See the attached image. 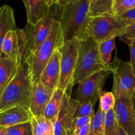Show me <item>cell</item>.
<instances>
[{"mask_svg":"<svg viewBox=\"0 0 135 135\" xmlns=\"http://www.w3.org/2000/svg\"><path fill=\"white\" fill-rule=\"evenodd\" d=\"M90 0H57L55 1V19L59 21L65 42L86 39Z\"/></svg>","mask_w":135,"mask_h":135,"instance_id":"6da1fadb","label":"cell"},{"mask_svg":"<svg viewBox=\"0 0 135 135\" xmlns=\"http://www.w3.org/2000/svg\"><path fill=\"white\" fill-rule=\"evenodd\" d=\"M33 88L29 65L24 61L3 90L0 98V111L17 105L30 110Z\"/></svg>","mask_w":135,"mask_h":135,"instance_id":"7a4b0ae2","label":"cell"},{"mask_svg":"<svg viewBox=\"0 0 135 135\" xmlns=\"http://www.w3.org/2000/svg\"><path fill=\"white\" fill-rule=\"evenodd\" d=\"M64 43L60 24L55 19L47 39L34 52L26 55L24 59V61L27 62L29 65L34 86L40 81L42 71L54 53L61 48Z\"/></svg>","mask_w":135,"mask_h":135,"instance_id":"3957f363","label":"cell"},{"mask_svg":"<svg viewBox=\"0 0 135 135\" xmlns=\"http://www.w3.org/2000/svg\"><path fill=\"white\" fill-rule=\"evenodd\" d=\"M102 71L111 73L110 69L102 60L98 44L90 38L80 41L74 77L75 84H78L88 76Z\"/></svg>","mask_w":135,"mask_h":135,"instance_id":"277c9868","label":"cell"},{"mask_svg":"<svg viewBox=\"0 0 135 135\" xmlns=\"http://www.w3.org/2000/svg\"><path fill=\"white\" fill-rule=\"evenodd\" d=\"M80 40L73 39L65 42L61 48L60 77L58 88L71 96L75 83V73L80 49Z\"/></svg>","mask_w":135,"mask_h":135,"instance_id":"5b68a950","label":"cell"},{"mask_svg":"<svg viewBox=\"0 0 135 135\" xmlns=\"http://www.w3.org/2000/svg\"><path fill=\"white\" fill-rule=\"evenodd\" d=\"M127 26L125 22L115 15L89 18L86 39L90 38L99 44L112 38L120 37Z\"/></svg>","mask_w":135,"mask_h":135,"instance_id":"8992f818","label":"cell"},{"mask_svg":"<svg viewBox=\"0 0 135 135\" xmlns=\"http://www.w3.org/2000/svg\"><path fill=\"white\" fill-rule=\"evenodd\" d=\"M111 73L113 78L112 92L115 98H132L135 90V69L130 62L121 61L116 54L112 62Z\"/></svg>","mask_w":135,"mask_h":135,"instance_id":"52a82bcc","label":"cell"},{"mask_svg":"<svg viewBox=\"0 0 135 135\" xmlns=\"http://www.w3.org/2000/svg\"><path fill=\"white\" fill-rule=\"evenodd\" d=\"M27 51V38L23 29L16 28L8 32L1 46V52L19 67L24 62Z\"/></svg>","mask_w":135,"mask_h":135,"instance_id":"ba28073f","label":"cell"},{"mask_svg":"<svg viewBox=\"0 0 135 135\" xmlns=\"http://www.w3.org/2000/svg\"><path fill=\"white\" fill-rule=\"evenodd\" d=\"M110 73L109 71H100L79 83L75 92V100L79 102L90 101L95 106Z\"/></svg>","mask_w":135,"mask_h":135,"instance_id":"9c48e42d","label":"cell"},{"mask_svg":"<svg viewBox=\"0 0 135 135\" xmlns=\"http://www.w3.org/2000/svg\"><path fill=\"white\" fill-rule=\"evenodd\" d=\"M55 20V14L51 9L38 24L34 26L27 25L23 28L27 38V51L25 56L34 52L47 39Z\"/></svg>","mask_w":135,"mask_h":135,"instance_id":"30bf717a","label":"cell"},{"mask_svg":"<svg viewBox=\"0 0 135 135\" xmlns=\"http://www.w3.org/2000/svg\"><path fill=\"white\" fill-rule=\"evenodd\" d=\"M114 112L119 126L128 135H135V110L132 98H117Z\"/></svg>","mask_w":135,"mask_h":135,"instance_id":"8fae6325","label":"cell"},{"mask_svg":"<svg viewBox=\"0 0 135 135\" xmlns=\"http://www.w3.org/2000/svg\"><path fill=\"white\" fill-rule=\"evenodd\" d=\"M74 111V99L65 94L61 109L54 123L55 135H73Z\"/></svg>","mask_w":135,"mask_h":135,"instance_id":"7c38bea8","label":"cell"},{"mask_svg":"<svg viewBox=\"0 0 135 135\" xmlns=\"http://www.w3.org/2000/svg\"><path fill=\"white\" fill-rule=\"evenodd\" d=\"M54 0H23L27 25L34 26L45 18L55 4Z\"/></svg>","mask_w":135,"mask_h":135,"instance_id":"4fadbf2b","label":"cell"},{"mask_svg":"<svg viewBox=\"0 0 135 135\" xmlns=\"http://www.w3.org/2000/svg\"><path fill=\"white\" fill-rule=\"evenodd\" d=\"M54 92V90L45 86L40 81H38L34 86L30 105V112L32 115H44L46 106Z\"/></svg>","mask_w":135,"mask_h":135,"instance_id":"5bb4252c","label":"cell"},{"mask_svg":"<svg viewBox=\"0 0 135 135\" xmlns=\"http://www.w3.org/2000/svg\"><path fill=\"white\" fill-rule=\"evenodd\" d=\"M61 49L57 50L42 71L40 81L47 88L55 90L59 86L60 77Z\"/></svg>","mask_w":135,"mask_h":135,"instance_id":"9a60e30c","label":"cell"},{"mask_svg":"<svg viewBox=\"0 0 135 135\" xmlns=\"http://www.w3.org/2000/svg\"><path fill=\"white\" fill-rule=\"evenodd\" d=\"M32 114L28 109L17 105L0 111V127L9 128L30 121Z\"/></svg>","mask_w":135,"mask_h":135,"instance_id":"2e32d148","label":"cell"},{"mask_svg":"<svg viewBox=\"0 0 135 135\" xmlns=\"http://www.w3.org/2000/svg\"><path fill=\"white\" fill-rule=\"evenodd\" d=\"M18 67L3 54L0 57V89L6 87L17 73Z\"/></svg>","mask_w":135,"mask_h":135,"instance_id":"e0dca14e","label":"cell"},{"mask_svg":"<svg viewBox=\"0 0 135 135\" xmlns=\"http://www.w3.org/2000/svg\"><path fill=\"white\" fill-rule=\"evenodd\" d=\"M106 15H114L113 0H90L88 9L89 18Z\"/></svg>","mask_w":135,"mask_h":135,"instance_id":"ac0fdd59","label":"cell"},{"mask_svg":"<svg viewBox=\"0 0 135 135\" xmlns=\"http://www.w3.org/2000/svg\"><path fill=\"white\" fill-rule=\"evenodd\" d=\"M65 93L59 88L55 90L50 102L46 106L44 117L53 123L55 122L61 109Z\"/></svg>","mask_w":135,"mask_h":135,"instance_id":"d6986e66","label":"cell"},{"mask_svg":"<svg viewBox=\"0 0 135 135\" xmlns=\"http://www.w3.org/2000/svg\"><path fill=\"white\" fill-rule=\"evenodd\" d=\"M30 123L32 135H55L54 123L44 116L32 115Z\"/></svg>","mask_w":135,"mask_h":135,"instance_id":"ffe728a7","label":"cell"},{"mask_svg":"<svg viewBox=\"0 0 135 135\" xmlns=\"http://www.w3.org/2000/svg\"><path fill=\"white\" fill-rule=\"evenodd\" d=\"M106 123V114L99 107L92 117L90 133L92 135H104Z\"/></svg>","mask_w":135,"mask_h":135,"instance_id":"44dd1931","label":"cell"},{"mask_svg":"<svg viewBox=\"0 0 135 135\" xmlns=\"http://www.w3.org/2000/svg\"><path fill=\"white\" fill-rule=\"evenodd\" d=\"M116 38H112L98 44L100 57L104 64L110 69L112 65V53L115 47Z\"/></svg>","mask_w":135,"mask_h":135,"instance_id":"7402d4cb","label":"cell"},{"mask_svg":"<svg viewBox=\"0 0 135 135\" xmlns=\"http://www.w3.org/2000/svg\"><path fill=\"white\" fill-rule=\"evenodd\" d=\"M74 117H92L94 114V105L90 101L84 102H79L78 100L74 99Z\"/></svg>","mask_w":135,"mask_h":135,"instance_id":"603a6c76","label":"cell"},{"mask_svg":"<svg viewBox=\"0 0 135 135\" xmlns=\"http://www.w3.org/2000/svg\"><path fill=\"white\" fill-rule=\"evenodd\" d=\"M135 8V0H113L114 15L120 17Z\"/></svg>","mask_w":135,"mask_h":135,"instance_id":"cb8c5ba5","label":"cell"},{"mask_svg":"<svg viewBox=\"0 0 135 135\" xmlns=\"http://www.w3.org/2000/svg\"><path fill=\"white\" fill-rule=\"evenodd\" d=\"M99 100H100L99 107L105 114H107L112 109H114L116 99L112 92L102 91L100 95Z\"/></svg>","mask_w":135,"mask_h":135,"instance_id":"d4e9b609","label":"cell"},{"mask_svg":"<svg viewBox=\"0 0 135 135\" xmlns=\"http://www.w3.org/2000/svg\"><path fill=\"white\" fill-rule=\"evenodd\" d=\"M117 129L118 123L114 109H112L106 114V123L104 135H117Z\"/></svg>","mask_w":135,"mask_h":135,"instance_id":"484cf974","label":"cell"},{"mask_svg":"<svg viewBox=\"0 0 135 135\" xmlns=\"http://www.w3.org/2000/svg\"><path fill=\"white\" fill-rule=\"evenodd\" d=\"M6 131L7 135H32V129L30 122L6 128Z\"/></svg>","mask_w":135,"mask_h":135,"instance_id":"4316f807","label":"cell"},{"mask_svg":"<svg viewBox=\"0 0 135 135\" xmlns=\"http://www.w3.org/2000/svg\"><path fill=\"white\" fill-rule=\"evenodd\" d=\"M119 38L121 40H135V22L127 26Z\"/></svg>","mask_w":135,"mask_h":135,"instance_id":"83f0119b","label":"cell"},{"mask_svg":"<svg viewBox=\"0 0 135 135\" xmlns=\"http://www.w3.org/2000/svg\"><path fill=\"white\" fill-rule=\"evenodd\" d=\"M92 117H75L73 120V130L77 129L79 128L83 127L91 123Z\"/></svg>","mask_w":135,"mask_h":135,"instance_id":"f1b7e54d","label":"cell"},{"mask_svg":"<svg viewBox=\"0 0 135 135\" xmlns=\"http://www.w3.org/2000/svg\"><path fill=\"white\" fill-rule=\"evenodd\" d=\"M130 50V63L135 69V40H123Z\"/></svg>","mask_w":135,"mask_h":135,"instance_id":"f546056e","label":"cell"},{"mask_svg":"<svg viewBox=\"0 0 135 135\" xmlns=\"http://www.w3.org/2000/svg\"><path fill=\"white\" fill-rule=\"evenodd\" d=\"M119 17L125 22L127 26L134 23L135 22V8Z\"/></svg>","mask_w":135,"mask_h":135,"instance_id":"4dcf8cb0","label":"cell"},{"mask_svg":"<svg viewBox=\"0 0 135 135\" xmlns=\"http://www.w3.org/2000/svg\"><path fill=\"white\" fill-rule=\"evenodd\" d=\"M117 135H128V134H127V133L123 130L122 128H121L120 126H119L118 125V129H117Z\"/></svg>","mask_w":135,"mask_h":135,"instance_id":"1f68e13d","label":"cell"},{"mask_svg":"<svg viewBox=\"0 0 135 135\" xmlns=\"http://www.w3.org/2000/svg\"><path fill=\"white\" fill-rule=\"evenodd\" d=\"M0 135H7L6 128L0 127Z\"/></svg>","mask_w":135,"mask_h":135,"instance_id":"d6a6232c","label":"cell"},{"mask_svg":"<svg viewBox=\"0 0 135 135\" xmlns=\"http://www.w3.org/2000/svg\"><path fill=\"white\" fill-rule=\"evenodd\" d=\"M132 102H133V108H134V110H135V90L133 93V96H132Z\"/></svg>","mask_w":135,"mask_h":135,"instance_id":"836d02e7","label":"cell"},{"mask_svg":"<svg viewBox=\"0 0 135 135\" xmlns=\"http://www.w3.org/2000/svg\"><path fill=\"white\" fill-rule=\"evenodd\" d=\"M4 88H3V89H0V98H1V94H2L3 92V90Z\"/></svg>","mask_w":135,"mask_h":135,"instance_id":"e575fe53","label":"cell"},{"mask_svg":"<svg viewBox=\"0 0 135 135\" xmlns=\"http://www.w3.org/2000/svg\"><path fill=\"white\" fill-rule=\"evenodd\" d=\"M89 135H92V134H91V133H90V134H89Z\"/></svg>","mask_w":135,"mask_h":135,"instance_id":"d590c367","label":"cell"}]
</instances>
